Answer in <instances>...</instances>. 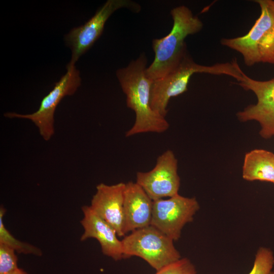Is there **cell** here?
I'll list each match as a JSON object with an SVG mask.
<instances>
[{"mask_svg": "<svg viewBox=\"0 0 274 274\" xmlns=\"http://www.w3.org/2000/svg\"><path fill=\"white\" fill-rule=\"evenodd\" d=\"M153 201L136 182L125 183L123 209L125 234L150 225Z\"/></svg>", "mask_w": 274, "mask_h": 274, "instance_id": "13", "label": "cell"}, {"mask_svg": "<svg viewBox=\"0 0 274 274\" xmlns=\"http://www.w3.org/2000/svg\"><path fill=\"white\" fill-rule=\"evenodd\" d=\"M195 73L227 75L237 82L242 79L244 74L236 59L229 62L203 65L196 63L187 52L174 70L163 77L153 81L150 95L152 109L165 117L170 98L187 90L189 80Z\"/></svg>", "mask_w": 274, "mask_h": 274, "instance_id": "3", "label": "cell"}, {"mask_svg": "<svg viewBox=\"0 0 274 274\" xmlns=\"http://www.w3.org/2000/svg\"><path fill=\"white\" fill-rule=\"evenodd\" d=\"M9 274H28V273L23 269L18 268Z\"/></svg>", "mask_w": 274, "mask_h": 274, "instance_id": "19", "label": "cell"}, {"mask_svg": "<svg viewBox=\"0 0 274 274\" xmlns=\"http://www.w3.org/2000/svg\"><path fill=\"white\" fill-rule=\"evenodd\" d=\"M270 3H271V4L272 7H273V8H274V1H273V0H270Z\"/></svg>", "mask_w": 274, "mask_h": 274, "instance_id": "20", "label": "cell"}, {"mask_svg": "<svg viewBox=\"0 0 274 274\" xmlns=\"http://www.w3.org/2000/svg\"><path fill=\"white\" fill-rule=\"evenodd\" d=\"M260 16L245 35L223 38L221 44L239 53L249 66L258 63L274 64V8L270 0H257Z\"/></svg>", "mask_w": 274, "mask_h": 274, "instance_id": "4", "label": "cell"}, {"mask_svg": "<svg viewBox=\"0 0 274 274\" xmlns=\"http://www.w3.org/2000/svg\"><path fill=\"white\" fill-rule=\"evenodd\" d=\"M125 183L120 182L109 185H97L90 208L116 230L118 236H123L125 219L123 209L124 190Z\"/></svg>", "mask_w": 274, "mask_h": 274, "instance_id": "11", "label": "cell"}, {"mask_svg": "<svg viewBox=\"0 0 274 274\" xmlns=\"http://www.w3.org/2000/svg\"><path fill=\"white\" fill-rule=\"evenodd\" d=\"M242 175L248 181L257 180L274 184V154L264 149H254L247 153Z\"/></svg>", "mask_w": 274, "mask_h": 274, "instance_id": "14", "label": "cell"}, {"mask_svg": "<svg viewBox=\"0 0 274 274\" xmlns=\"http://www.w3.org/2000/svg\"><path fill=\"white\" fill-rule=\"evenodd\" d=\"M82 211L83 217L81 224L84 232L80 240L95 238L99 242L105 255L116 261L124 258L122 242L118 238L114 228L96 214L89 206H83Z\"/></svg>", "mask_w": 274, "mask_h": 274, "instance_id": "12", "label": "cell"}, {"mask_svg": "<svg viewBox=\"0 0 274 274\" xmlns=\"http://www.w3.org/2000/svg\"><path fill=\"white\" fill-rule=\"evenodd\" d=\"M237 84L246 90H251L256 95L257 102L238 112L237 117L240 121L255 120L259 123L260 135L264 139L274 135V78L267 81H258L244 74Z\"/></svg>", "mask_w": 274, "mask_h": 274, "instance_id": "9", "label": "cell"}, {"mask_svg": "<svg viewBox=\"0 0 274 274\" xmlns=\"http://www.w3.org/2000/svg\"><path fill=\"white\" fill-rule=\"evenodd\" d=\"M127 8L134 13L141 10V6L130 0L107 1L83 25L73 28L64 36L66 46L72 51L70 65L75 63L88 51L101 35L105 23L110 16L116 10Z\"/></svg>", "mask_w": 274, "mask_h": 274, "instance_id": "7", "label": "cell"}, {"mask_svg": "<svg viewBox=\"0 0 274 274\" xmlns=\"http://www.w3.org/2000/svg\"><path fill=\"white\" fill-rule=\"evenodd\" d=\"M272 251L267 247H260L255 255L253 266L249 274H274Z\"/></svg>", "mask_w": 274, "mask_h": 274, "instance_id": "16", "label": "cell"}, {"mask_svg": "<svg viewBox=\"0 0 274 274\" xmlns=\"http://www.w3.org/2000/svg\"><path fill=\"white\" fill-rule=\"evenodd\" d=\"M136 183L153 201L178 194L180 178L174 152L167 150L157 158L153 168L147 172H138Z\"/></svg>", "mask_w": 274, "mask_h": 274, "instance_id": "10", "label": "cell"}, {"mask_svg": "<svg viewBox=\"0 0 274 274\" xmlns=\"http://www.w3.org/2000/svg\"><path fill=\"white\" fill-rule=\"evenodd\" d=\"M199 208L195 197H184L179 193L168 199L153 200L150 225L177 241L184 226L193 220Z\"/></svg>", "mask_w": 274, "mask_h": 274, "instance_id": "8", "label": "cell"}, {"mask_svg": "<svg viewBox=\"0 0 274 274\" xmlns=\"http://www.w3.org/2000/svg\"><path fill=\"white\" fill-rule=\"evenodd\" d=\"M15 251L8 246L0 244V274H9L19 267Z\"/></svg>", "mask_w": 274, "mask_h": 274, "instance_id": "17", "label": "cell"}, {"mask_svg": "<svg viewBox=\"0 0 274 274\" xmlns=\"http://www.w3.org/2000/svg\"><path fill=\"white\" fill-rule=\"evenodd\" d=\"M121 242L124 258L139 257L156 271L181 258L174 241L151 225L131 232Z\"/></svg>", "mask_w": 274, "mask_h": 274, "instance_id": "5", "label": "cell"}, {"mask_svg": "<svg viewBox=\"0 0 274 274\" xmlns=\"http://www.w3.org/2000/svg\"><path fill=\"white\" fill-rule=\"evenodd\" d=\"M196 268L191 261L187 258H181L161 269L155 274H196Z\"/></svg>", "mask_w": 274, "mask_h": 274, "instance_id": "18", "label": "cell"}, {"mask_svg": "<svg viewBox=\"0 0 274 274\" xmlns=\"http://www.w3.org/2000/svg\"><path fill=\"white\" fill-rule=\"evenodd\" d=\"M66 69V73L42 99L37 111L27 114L7 112L4 116L29 120L37 127L44 140H50L55 132L54 113L57 106L65 96L74 94L81 85L80 72L75 65L68 64Z\"/></svg>", "mask_w": 274, "mask_h": 274, "instance_id": "6", "label": "cell"}, {"mask_svg": "<svg viewBox=\"0 0 274 274\" xmlns=\"http://www.w3.org/2000/svg\"><path fill=\"white\" fill-rule=\"evenodd\" d=\"M6 210L3 206L0 208V244L8 246L15 252L24 254H32L41 256L42 251L37 247L29 243L21 242L16 239L6 228L3 222V217Z\"/></svg>", "mask_w": 274, "mask_h": 274, "instance_id": "15", "label": "cell"}, {"mask_svg": "<svg viewBox=\"0 0 274 274\" xmlns=\"http://www.w3.org/2000/svg\"><path fill=\"white\" fill-rule=\"evenodd\" d=\"M147 58L141 54L128 65L116 71V76L126 96L127 107L135 115L132 127L126 132L129 137L145 132L162 133L169 128L165 118L155 112L150 104L153 80L146 74Z\"/></svg>", "mask_w": 274, "mask_h": 274, "instance_id": "1", "label": "cell"}, {"mask_svg": "<svg viewBox=\"0 0 274 274\" xmlns=\"http://www.w3.org/2000/svg\"><path fill=\"white\" fill-rule=\"evenodd\" d=\"M170 14L173 25L170 32L163 38L152 40L155 57L147 67L146 74L153 80L163 77L178 65L188 52L185 38L203 27L202 22L185 6L174 8Z\"/></svg>", "mask_w": 274, "mask_h": 274, "instance_id": "2", "label": "cell"}]
</instances>
